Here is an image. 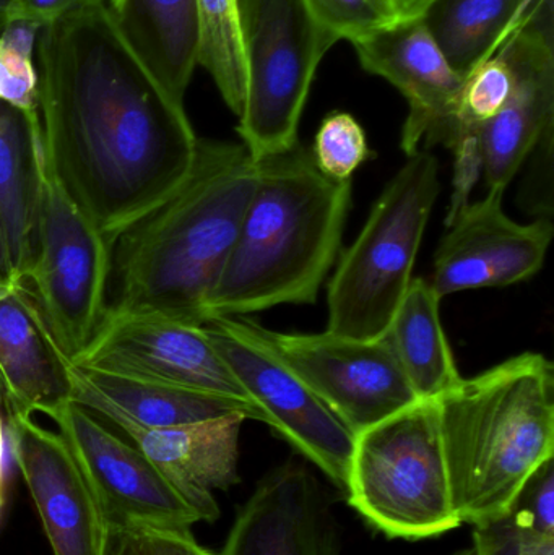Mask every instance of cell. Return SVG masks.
Returning <instances> with one entry per match:
<instances>
[{
	"label": "cell",
	"mask_w": 554,
	"mask_h": 555,
	"mask_svg": "<svg viewBox=\"0 0 554 555\" xmlns=\"http://www.w3.org/2000/svg\"><path fill=\"white\" fill-rule=\"evenodd\" d=\"M42 152L62 188L109 241L184 182L198 137L124 42L106 2L39 29Z\"/></svg>",
	"instance_id": "1"
},
{
	"label": "cell",
	"mask_w": 554,
	"mask_h": 555,
	"mask_svg": "<svg viewBox=\"0 0 554 555\" xmlns=\"http://www.w3.org/2000/svg\"><path fill=\"white\" fill-rule=\"evenodd\" d=\"M257 184L243 143L198 140L188 178L119 234L104 315L159 313L204 325Z\"/></svg>",
	"instance_id": "2"
},
{
	"label": "cell",
	"mask_w": 554,
	"mask_h": 555,
	"mask_svg": "<svg viewBox=\"0 0 554 555\" xmlns=\"http://www.w3.org/2000/svg\"><path fill=\"white\" fill-rule=\"evenodd\" d=\"M257 162V184L207 320L315 304L344 240L351 181L325 178L301 142Z\"/></svg>",
	"instance_id": "3"
},
{
	"label": "cell",
	"mask_w": 554,
	"mask_h": 555,
	"mask_svg": "<svg viewBox=\"0 0 554 555\" xmlns=\"http://www.w3.org/2000/svg\"><path fill=\"white\" fill-rule=\"evenodd\" d=\"M435 400L459 518L474 527L500 518L553 459L552 361L523 352Z\"/></svg>",
	"instance_id": "4"
},
{
	"label": "cell",
	"mask_w": 554,
	"mask_h": 555,
	"mask_svg": "<svg viewBox=\"0 0 554 555\" xmlns=\"http://www.w3.org/2000/svg\"><path fill=\"white\" fill-rule=\"evenodd\" d=\"M439 165L428 150L409 156L377 198L328 281L327 332L379 339L413 280L416 256L438 201Z\"/></svg>",
	"instance_id": "5"
},
{
	"label": "cell",
	"mask_w": 554,
	"mask_h": 555,
	"mask_svg": "<svg viewBox=\"0 0 554 555\" xmlns=\"http://www.w3.org/2000/svg\"><path fill=\"white\" fill-rule=\"evenodd\" d=\"M345 492L351 507L394 540L458 530L436 400H418L355 436Z\"/></svg>",
	"instance_id": "6"
},
{
	"label": "cell",
	"mask_w": 554,
	"mask_h": 555,
	"mask_svg": "<svg viewBox=\"0 0 554 555\" xmlns=\"http://www.w3.org/2000/svg\"><path fill=\"white\" fill-rule=\"evenodd\" d=\"M246 67L237 135L254 159L298 143L315 72L338 39L306 0H234Z\"/></svg>",
	"instance_id": "7"
},
{
	"label": "cell",
	"mask_w": 554,
	"mask_h": 555,
	"mask_svg": "<svg viewBox=\"0 0 554 555\" xmlns=\"http://www.w3.org/2000/svg\"><path fill=\"white\" fill-rule=\"evenodd\" d=\"M113 247L62 188L41 142L35 244L23 284L68 361L87 348L106 312Z\"/></svg>",
	"instance_id": "8"
},
{
	"label": "cell",
	"mask_w": 554,
	"mask_h": 555,
	"mask_svg": "<svg viewBox=\"0 0 554 555\" xmlns=\"http://www.w3.org/2000/svg\"><path fill=\"white\" fill-rule=\"evenodd\" d=\"M205 333L263 423L345 491L355 434L280 359L249 317H214Z\"/></svg>",
	"instance_id": "9"
},
{
	"label": "cell",
	"mask_w": 554,
	"mask_h": 555,
	"mask_svg": "<svg viewBox=\"0 0 554 555\" xmlns=\"http://www.w3.org/2000/svg\"><path fill=\"white\" fill-rule=\"evenodd\" d=\"M103 508L111 531H184L204 515L132 442L67 400L49 414Z\"/></svg>",
	"instance_id": "10"
},
{
	"label": "cell",
	"mask_w": 554,
	"mask_h": 555,
	"mask_svg": "<svg viewBox=\"0 0 554 555\" xmlns=\"http://www.w3.org/2000/svg\"><path fill=\"white\" fill-rule=\"evenodd\" d=\"M72 364L137 380L230 398L263 423L204 325L159 313L104 315L87 348Z\"/></svg>",
	"instance_id": "11"
},
{
	"label": "cell",
	"mask_w": 554,
	"mask_h": 555,
	"mask_svg": "<svg viewBox=\"0 0 554 555\" xmlns=\"http://www.w3.org/2000/svg\"><path fill=\"white\" fill-rule=\"evenodd\" d=\"M257 330L355 436L420 400L386 336L282 333L259 323Z\"/></svg>",
	"instance_id": "12"
},
{
	"label": "cell",
	"mask_w": 554,
	"mask_h": 555,
	"mask_svg": "<svg viewBox=\"0 0 554 555\" xmlns=\"http://www.w3.org/2000/svg\"><path fill=\"white\" fill-rule=\"evenodd\" d=\"M504 192L468 204L451 223L436 249L433 289L439 299L462 291L503 287L530 280L542 270L553 240V221L529 224L503 210Z\"/></svg>",
	"instance_id": "13"
},
{
	"label": "cell",
	"mask_w": 554,
	"mask_h": 555,
	"mask_svg": "<svg viewBox=\"0 0 554 555\" xmlns=\"http://www.w3.org/2000/svg\"><path fill=\"white\" fill-rule=\"evenodd\" d=\"M498 52L513 68V93L475 132L488 191L506 192L554 126L553 0H543Z\"/></svg>",
	"instance_id": "14"
},
{
	"label": "cell",
	"mask_w": 554,
	"mask_h": 555,
	"mask_svg": "<svg viewBox=\"0 0 554 555\" xmlns=\"http://www.w3.org/2000/svg\"><path fill=\"white\" fill-rule=\"evenodd\" d=\"M9 439L52 554L106 555L113 531L61 434L9 416Z\"/></svg>",
	"instance_id": "15"
},
{
	"label": "cell",
	"mask_w": 554,
	"mask_h": 555,
	"mask_svg": "<svg viewBox=\"0 0 554 555\" xmlns=\"http://www.w3.org/2000/svg\"><path fill=\"white\" fill-rule=\"evenodd\" d=\"M353 48L361 67L392 83L409 103L400 140L405 155L418 152L423 140L448 146L464 77L446 61L422 20L394 23Z\"/></svg>",
	"instance_id": "16"
},
{
	"label": "cell",
	"mask_w": 554,
	"mask_h": 555,
	"mask_svg": "<svg viewBox=\"0 0 554 555\" xmlns=\"http://www.w3.org/2000/svg\"><path fill=\"white\" fill-rule=\"evenodd\" d=\"M217 555H342L331 499L314 473L295 460L267 473Z\"/></svg>",
	"instance_id": "17"
},
{
	"label": "cell",
	"mask_w": 554,
	"mask_h": 555,
	"mask_svg": "<svg viewBox=\"0 0 554 555\" xmlns=\"http://www.w3.org/2000/svg\"><path fill=\"white\" fill-rule=\"evenodd\" d=\"M67 356L25 284L0 293V398L9 416H33L70 400Z\"/></svg>",
	"instance_id": "18"
},
{
	"label": "cell",
	"mask_w": 554,
	"mask_h": 555,
	"mask_svg": "<svg viewBox=\"0 0 554 555\" xmlns=\"http://www.w3.org/2000/svg\"><path fill=\"white\" fill-rule=\"evenodd\" d=\"M247 417L231 413L201 423L163 429L120 427L133 446L158 466L197 505L204 520L220 517L214 491H228L240 482L241 427Z\"/></svg>",
	"instance_id": "19"
},
{
	"label": "cell",
	"mask_w": 554,
	"mask_h": 555,
	"mask_svg": "<svg viewBox=\"0 0 554 555\" xmlns=\"http://www.w3.org/2000/svg\"><path fill=\"white\" fill-rule=\"evenodd\" d=\"M70 400L116 427L163 429L231 413L256 421L253 411L230 398L123 377L67 362Z\"/></svg>",
	"instance_id": "20"
},
{
	"label": "cell",
	"mask_w": 554,
	"mask_h": 555,
	"mask_svg": "<svg viewBox=\"0 0 554 555\" xmlns=\"http://www.w3.org/2000/svg\"><path fill=\"white\" fill-rule=\"evenodd\" d=\"M106 5L114 26L140 64L172 100L184 104L201 57V2L109 0Z\"/></svg>",
	"instance_id": "21"
},
{
	"label": "cell",
	"mask_w": 554,
	"mask_h": 555,
	"mask_svg": "<svg viewBox=\"0 0 554 555\" xmlns=\"http://www.w3.org/2000/svg\"><path fill=\"white\" fill-rule=\"evenodd\" d=\"M41 124L0 101V231L16 283L28 275L35 244Z\"/></svg>",
	"instance_id": "22"
},
{
	"label": "cell",
	"mask_w": 554,
	"mask_h": 555,
	"mask_svg": "<svg viewBox=\"0 0 554 555\" xmlns=\"http://www.w3.org/2000/svg\"><path fill=\"white\" fill-rule=\"evenodd\" d=\"M429 281L413 278L387 330V341L420 400H435L462 380Z\"/></svg>",
	"instance_id": "23"
},
{
	"label": "cell",
	"mask_w": 554,
	"mask_h": 555,
	"mask_svg": "<svg viewBox=\"0 0 554 555\" xmlns=\"http://www.w3.org/2000/svg\"><path fill=\"white\" fill-rule=\"evenodd\" d=\"M543 0H429L422 20L462 77L497 54Z\"/></svg>",
	"instance_id": "24"
},
{
	"label": "cell",
	"mask_w": 554,
	"mask_h": 555,
	"mask_svg": "<svg viewBox=\"0 0 554 555\" xmlns=\"http://www.w3.org/2000/svg\"><path fill=\"white\" fill-rule=\"evenodd\" d=\"M202 44L198 65L214 78L224 104L240 116L246 98V67L234 0H198Z\"/></svg>",
	"instance_id": "25"
},
{
	"label": "cell",
	"mask_w": 554,
	"mask_h": 555,
	"mask_svg": "<svg viewBox=\"0 0 554 555\" xmlns=\"http://www.w3.org/2000/svg\"><path fill=\"white\" fill-rule=\"evenodd\" d=\"M514 88V74L501 52L478 65L464 78L458 107H455L454 132L448 149L465 130L478 129L493 119L510 100Z\"/></svg>",
	"instance_id": "26"
},
{
	"label": "cell",
	"mask_w": 554,
	"mask_h": 555,
	"mask_svg": "<svg viewBox=\"0 0 554 555\" xmlns=\"http://www.w3.org/2000/svg\"><path fill=\"white\" fill-rule=\"evenodd\" d=\"M311 155L325 178L347 182L373 153L361 124L351 114L335 111L322 120Z\"/></svg>",
	"instance_id": "27"
},
{
	"label": "cell",
	"mask_w": 554,
	"mask_h": 555,
	"mask_svg": "<svg viewBox=\"0 0 554 555\" xmlns=\"http://www.w3.org/2000/svg\"><path fill=\"white\" fill-rule=\"evenodd\" d=\"M314 18L351 44L400 22L386 0H306Z\"/></svg>",
	"instance_id": "28"
},
{
	"label": "cell",
	"mask_w": 554,
	"mask_h": 555,
	"mask_svg": "<svg viewBox=\"0 0 554 555\" xmlns=\"http://www.w3.org/2000/svg\"><path fill=\"white\" fill-rule=\"evenodd\" d=\"M510 511L516 512L542 537L554 538V463H543L517 494Z\"/></svg>",
	"instance_id": "29"
},
{
	"label": "cell",
	"mask_w": 554,
	"mask_h": 555,
	"mask_svg": "<svg viewBox=\"0 0 554 555\" xmlns=\"http://www.w3.org/2000/svg\"><path fill=\"white\" fill-rule=\"evenodd\" d=\"M0 101L26 117H38V74L31 59L0 48Z\"/></svg>",
	"instance_id": "30"
},
{
	"label": "cell",
	"mask_w": 554,
	"mask_h": 555,
	"mask_svg": "<svg viewBox=\"0 0 554 555\" xmlns=\"http://www.w3.org/2000/svg\"><path fill=\"white\" fill-rule=\"evenodd\" d=\"M449 150L454 153L455 163L446 227L471 204L472 191L484 175V155H481V146L475 129L459 133Z\"/></svg>",
	"instance_id": "31"
},
{
	"label": "cell",
	"mask_w": 554,
	"mask_h": 555,
	"mask_svg": "<svg viewBox=\"0 0 554 555\" xmlns=\"http://www.w3.org/2000/svg\"><path fill=\"white\" fill-rule=\"evenodd\" d=\"M127 537L133 555H217L201 546L191 530L133 531Z\"/></svg>",
	"instance_id": "32"
},
{
	"label": "cell",
	"mask_w": 554,
	"mask_h": 555,
	"mask_svg": "<svg viewBox=\"0 0 554 555\" xmlns=\"http://www.w3.org/2000/svg\"><path fill=\"white\" fill-rule=\"evenodd\" d=\"M104 2L106 0H7L3 22H29L42 28L75 10Z\"/></svg>",
	"instance_id": "33"
},
{
	"label": "cell",
	"mask_w": 554,
	"mask_h": 555,
	"mask_svg": "<svg viewBox=\"0 0 554 555\" xmlns=\"http://www.w3.org/2000/svg\"><path fill=\"white\" fill-rule=\"evenodd\" d=\"M41 26L29 22H9L3 25V31L0 33V48L16 52L23 57L31 59L33 44H35L36 35Z\"/></svg>",
	"instance_id": "34"
},
{
	"label": "cell",
	"mask_w": 554,
	"mask_h": 555,
	"mask_svg": "<svg viewBox=\"0 0 554 555\" xmlns=\"http://www.w3.org/2000/svg\"><path fill=\"white\" fill-rule=\"evenodd\" d=\"M386 2L396 13L397 18L402 22V20L420 18L429 0H386Z\"/></svg>",
	"instance_id": "35"
},
{
	"label": "cell",
	"mask_w": 554,
	"mask_h": 555,
	"mask_svg": "<svg viewBox=\"0 0 554 555\" xmlns=\"http://www.w3.org/2000/svg\"><path fill=\"white\" fill-rule=\"evenodd\" d=\"M12 269H10L9 254H7L5 241H3L2 231H0V293L15 286Z\"/></svg>",
	"instance_id": "36"
},
{
	"label": "cell",
	"mask_w": 554,
	"mask_h": 555,
	"mask_svg": "<svg viewBox=\"0 0 554 555\" xmlns=\"http://www.w3.org/2000/svg\"><path fill=\"white\" fill-rule=\"evenodd\" d=\"M106 555H133L129 537L124 531H113Z\"/></svg>",
	"instance_id": "37"
},
{
	"label": "cell",
	"mask_w": 554,
	"mask_h": 555,
	"mask_svg": "<svg viewBox=\"0 0 554 555\" xmlns=\"http://www.w3.org/2000/svg\"><path fill=\"white\" fill-rule=\"evenodd\" d=\"M3 479H5V434L0 421V512L3 505Z\"/></svg>",
	"instance_id": "38"
},
{
	"label": "cell",
	"mask_w": 554,
	"mask_h": 555,
	"mask_svg": "<svg viewBox=\"0 0 554 555\" xmlns=\"http://www.w3.org/2000/svg\"><path fill=\"white\" fill-rule=\"evenodd\" d=\"M523 555H554V538L540 540L539 543L530 546Z\"/></svg>",
	"instance_id": "39"
},
{
	"label": "cell",
	"mask_w": 554,
	"mask_h": 555,
	"mask_svg": "<svg viewBox=\"0 0 554 555\" xmlns=\"http://www.w3.org/2000/svg\"><path fill=\"white\" fill-rule=\"evenodd\" d=\"M452 555H477L475 554L474 547H467V550L459 551V553Z\"/></svg>",
	"instance_id": "40"
}]
</instances>
